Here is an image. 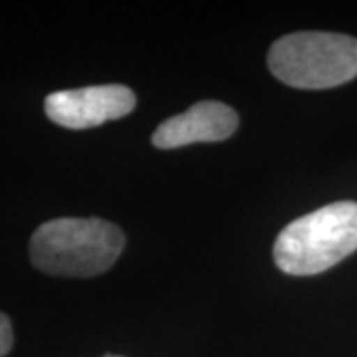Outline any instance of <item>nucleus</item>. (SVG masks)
Instances as JSON below:
<instances>
[{
    "label": "nucleus",
    "instance_id": "2",
    "mask_svg": "<svg viewBox=\"0 0 357 357\" xmlns=\"http://www.w3.org/2000/svg\"><path fill=\"white\" fill-rule=\"evenodd\" d=\"M357 250V203L340 201L296 218L274 244V260L290 276H314Z\"/></svg>",
    "mask_w": 357,
    "mask_h": 357
},
{
    "label": "nucleus",
    "instance_id": "7",
    "mask_svg": "<svg viewBox=\"0 0 357 357\" xmlns=\"http://www.w3.org/2000/svg\"><path fill=\"white\" fill-rule=\"evenodd\" d=\"M105 357H117V356H105Z\"/></svg>",
    "mask_w": 357,
    "mask_h": 357
},
{
    "label": "nucleus",
    "instance_id": "1",
    "mask_svg": "<svg viewBox=\"0 0 357 357\" xmlns=\"http://www.w3.org/2000/svg\"><path fill=\"white\" fill-rule=\"evenodd\" d=\"M126 246L121 229L102 218H54L30 238V260L40 272L91 278L114 266Z\"/></svg>",
    "mask_w": 357,
    "mask_h": 357
},
{
    "label": "nucleus",
    "instance_id": "6",
    "mask_svg": "<svg viewBox=\"0 0 357 357\" xmlns=\"http://www.w3.org/2000/svg\"><path fill=\"white\" fill-rule=\"evenodd\" d=\"M13 324H10L8 316H4V314L0 312V357H4L10 349H13Z\"/></svg>",
    "mask_w": 357,
    "mask_h": 357
},
{
    "label": "nucleus",
    "instance_id": "5",
    "mask_svg": "<svg viewBox=\"0 0 357 357\" xmlns=\"http://www.w3.org/2000/svg\"><path fill=\"white\" fill-rule=\"evenodd\" d=\"M238 128V115L227 103L199 102L185 114L173 115L155 129L153 141L159 149H177L191 143L225 141Z\"/></svg>",
    "mask_w": 357,
    "mask_h": 357
},
{
    "label": "nucleus",
    "instance_id": "3",
    "mask_svg": "<svg viewBox=\"0 0 357 357\" xmlns=\"http://www.w3.org/2000/svg\"><path fill=\"white\" fill-rule=\"evenodd\" d=\"M268 68L290 88H337L357 76V38L333 32L288 34L272 44Z\"/></svg>",
    "mask_w": 357,
    "mask_h": 357
},
{
    "label": "nucleus",
    "instance_id": "4",
    "mask_svg": "<svg viewBox=\"0 0 357 357\" xmlns=\"http://www.w3.org/2000/svg\"><path fill=\"white\" fill-rule=\"evenodd\" d=\"M133 107L135 93L119 84L54 91L44 102L46 115L68 129L98 128L105 121L126 117Z\"/></svg>",
    "mask_w": 357,
    "mask_h": 357
}]
</instances>
